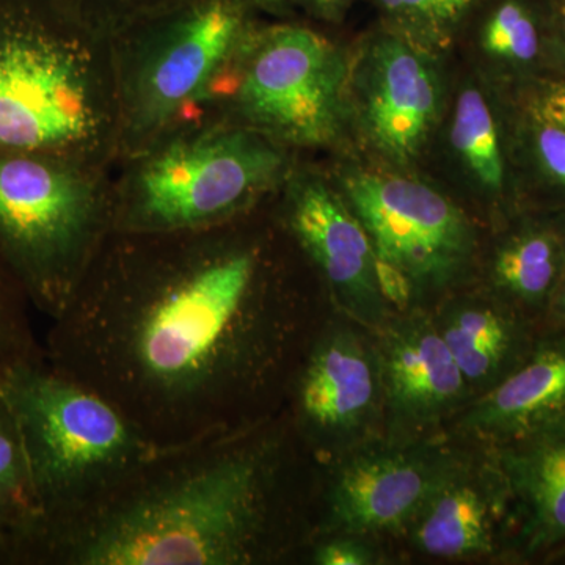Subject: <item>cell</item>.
Returning <instances> with one entry per match:
<instances>
[{"mask_svg": "<svg viewBox=\"0 0 565 565\" xmlns=\"http://www.w3.org/2000/svg\"><path fill=\"white\" fill-rule=\"evenodd\" d=\"M244 217L189 232H111L51 321L47 360L106 397L152 448L280 414L319 327L274 277Z\"/></svg>", "mask_w": 565, "mask_h": 565, "instance_id": "cell-1", "label": "cell"}, {"mask_svg": "<svg viewBox=\"0 0 565 565\" xmlns=\"http://www.w3.org/2000/svg\"><path fill=\"white\" fill-rule=\"evenodd\" d=\"M318 463L281 414L152 448L114 489L36 516L14 565H262L305 557L318 523Z\"/></svg>", "mask_w": 565, "mask_h": 565, "instance_id": "cell-2", "label": "cell"}, {"mask_svg": "<svg viewBox=\"0 0 565 565\" xmlns=\"http://www.w3.org/2000/svg\"><path fill=\"white\" fill-rule=\"evenodd\" d=\"M109 46L62 0H0V150L99 154L120 131Z\"/></svg>", "mask_w": 565, "mask_h": 565, "instance_id": "cell-3", "label": "cell"}, {"mask_svg": "<svg viewBox=\"0 0 565 565\" xmlns=\"http://www.w3.org/2000/svg\"><path fill=\"white\" fill-rule=\"evenodd\" d=\"M0 393L20 427L39 516L93 503L152 449L114 404L44 352L0 375Z\"/></svg>", "mask_w": 565, "mask_h": 565, "instance_id": "cell-4", "label": "cell"}, {"mask_svg": "<svg viewBox=\"0 0 565 565\" xmlns=\"http://www.w3.org/2000/svg\"><path fill=\"white\" fill-rule=\"evenodd\" d=\"M111 232L114 193L85 162L0 150V262L33 310L57 318Z\"/></svg>", "mask_w": 565, "mask_h": 565, "instance_id": "cell-5", "label": "cell"}, {"mask_svg": "<svg viewBox=\"0 0 565 565\" xmlns=\"http://www.w3.org/2000/svg\"><path fill=\"white\" fill-rule=\"evenodd\" d=\"M243 0H173L110 35L122 139L148 148L215 92L255 31Z\"/></svg>", "mask_w": 565, "mask_h": 565, "instance_id": "cell-6", "label": "cell"}, {"mask_svg": "<svg viewBox=\"0 0 565 565\" xmlns=\"http://www.w3.org/2000/svg\"><path fill=\"white\" fill-rule=\"evenodd\" d=\"M114 192V232L210 228L252 211L286 169L281 145L247 126H217L151 145Z\"/></svg>", "mask_w": 565, "mask_h": 565, "instance_id": "cell-7", "label": "cell"}, {"mask_svg": "<svg viewBox=\"0 0 565 565\" xmlns=\"http://www.w3.org/2000/svg\"><path fill=\"white\" fill-rule=\"evenodd\" d=\"M343 191L373 244L390 307L411 310L470 274L475 230L444 193L415 178L370 170L345 174Z\"/></svg>", "mask_w": 565, "mask_h": 565, "instance_id": "cell-8", "label": "cell"}, {"mask_svg": "<svg viewBox=\"0 0 565 565\" xmlns=\"http://www.w3.org/2000/svg\"><path fill=\"white\" fill-rule=\"evenodd\" d=\"M236 63L232 103L243 126L280 145L340 139L351 110V65L322 33L300 24L253 31Z\"/></svg>", "mask_w": 565, "mask_h": 565, "instance_id": "cell-9", "label": "cell"}, {"mask_svg": "<svg viewBox=\"0 0 565 565\" xmlns=\"http://www.w3.org/2000/svg\"><path fill=\"white\" fill-rule=\"evenodd\" d=\"M281 414L316 463L384 434V385L374 333L340 315L316 329L289 379Z\"/></svg>", "mask_w": 565, "mask_h": 565, "instance_id": "cell-10", "label": "cell"}, {"mask_svg": "<svg viewBox=\"0 0 565 565\" xmlns=\"http://www.w3.org/2000/svg\"><path fill=\"white\" fill-rule=\"evenodd\" d=\"M463 456L462 449L440 437L414 441L377 437L318 465L315 539L407 534Z\"/></svg>", "mask_w": 565, "mask_h": 565, "instance_id": "cell-11", "label": "cell"}, {"mask_svg": "<svg viewBox=\"0 0 565 565\" xmlns=\"http://www.w3.org/2000/svg\"><path fill=\"white\" fill-rule=\"evenodd\" d=\"M384 385L386 440L440 437V427L475 399L434 316L411 308L373 332Z\"/></svg>", "mask_w": 565, "mask_h": 565, "instance_id": "cell-12", "label": "cell"}, {"mask_svg": "<svg viewBox=\"0 0 565 565\" xmlns=\"http://www.w3.org/2000/svg\"><path fill=\"white\" fill-rule=\"evenodd\" d=\"M285 228L321 275L338 313L377 332L393 311L379 286L373 244L344 196L318 178H297Z\"/></svg>", "mask_w": 565, "mask_h": 565, "instance_id": "cell-13", "label": "cell"}, {"mask_svg": "<svg viewBox=\"0 0 565 565\" xmlns=\"http://www.w3.org/2000/svg\"><path fill=\"white\" fill-rule=\"evenodd\" d=\"M351 88L375 150L396 163L418 158L441 106L440 81L427 55L403 36H377L351 70Z\"/></svg>", "mask_w": 565, "mask_h": 565, "instance_id": "cell-14", "label": "cell"}, {"mask_svg": "<svg viewBox=\"0 0 565 565\" xmlns=\"http://www.w3.org/2000/svg\"><path fill=\"white\" fill-rule=\"evenodd\" d=\"M511 526L508 486L489 449L463 456L405 535L424 555L468 559L493 556Z\"/></svg>", "mask_w": 565, "mask_h": 565, "instance_id": "cell-15", "label": "cell"}, {"mask_svg": "<svg viewBox=\"0 0 565 565\" xmlns=\"http://www.w3.org/2000/svg\"><path fill=\"white\" fill-rule=\"evenodd\" d=\"M489 449L508 486L520 555L565 545V415Z\"/></svg>", "mask_w": 565, "mask_h": 565, "instance_id": "cell-16", "label": "cell"}, {"mask_svg": "<svg viewBox=\"0 0 565 565\" xmlns=\"http://www.w3.org/2000/svg\"><path fill=\"white\" fill-rule=\"evenodd\" d=\"M565 415V333L535 340L522 364L451 419L463 440L494 446Z\"/></svg>", "mask_w": 565, "mask_h": 565, "instance_id": "cell-17", "label": "cell"}, {"mask_svg": "<svg viewBox=\"0 0 565 565\" xmlns=\"http://www.w3.org/2000/svg\"><path fill=\"white\" fill-rule=\"evenodd\" d=\"M433 316L475 397L501 384L533 349L530 318L503 299L460 297Z\"/></svg>", "mask_w": 565, "mask_h": 565, "instance_id": "cell-18", "label": "cell"}, {"mask_svg": "<svg viewBox=\"0 0 565 565\" xmlns=\"http://www.w3.org/2000/svg\"><path fill=\"white\" fill-rule=\"evenodd\" d=\"M565 266L559 234L527 228L514 234L494 255L492 278L505 302L522 311L550 310Z\"/></svg>", "mask_w": 565, "mask_h": 565, "instance_id": "cell-19", "label": "cell"}, {"mask_svg": "<svg viewBox=\"0 0 565 565\" xmlns=\"http://www.w3.org/2000/svg\"><path fill=\"white\" fill-rule=\"evenodd\" d=\"M451 143L460 161L482 188L492 192L503 189L504 158L497 122L478 88H465L457 98Z\"/></svg>", "mask_w": 565, "mask_h": 565, "instance_id": "cell-20", "label": "cell"}, {"mask_svg": "<svg viewBox=\"0 0 565 565\" xmlns=\"http://www.w3.org/2000/svg\"><path fill=\"white\" fill-rule=\"evenodd\" d=\"M40 515L20 427L0 393V525L17 537Z\"/></svg>", "mask_w": 565, "mask_h": 565, "instance_id": "cell-21", "label": "cell"}, {"mask_svg": "<svg viewBox=\"0 0 565 565\" xmlns=\"http://www.w3.org/2000/svg\"><path fill=\"white\" fill-rule=\"evenodd\" d=\"M32 303L0 262V375L44 352L33 330Z\"/></svg>", "mask_w": 565, "mask_h": 565, "instance_id": "cell-22", "label": "cell"}, {"mask_svg": "<svg viewBox=\"0 0 565 565\" xmlns=\"http://www.w3.org/2000/svg\"><path fill=\"white\" fill-rule=\"evenodd\" d=\"M537 25L531 11L519 0H504L482 29L487 54L501 61L527 63L539 54Z\"/></svg>", "mask_w": 565, "mask_h": 565, "instance_id": "cell-23", "label": "cell"}, {"mask_svg": "<svg viewBox=\"0 0 565 565\" xmlns=\"http://www.w3.org/2000/svg\"><path fill=\"white\" fill-rule=\"evenodd\" d=\"M476 0H377L385 17L408 35L440 36L462 20Z\"/></svg>", "mask_w": 565, "mask_h": 565, "instance_id": "cell-24", "label": "cell"}, {"mask_svg": "<svg viewBox=\"0 0 565 565\" xmlns=\"http://www.w3.org/2000/svg\"><path fill=\"white\" fill-rule=\"evenodd\" d=\"M85 24L111 35L129 22L173 0H62Z\"/></svg>", "mask_w": 565, "mask_h": 565, "instance_id": "cell-25", "label": "cell"}, {"mask_svg": "<svg viewBox=\"0 0 565 565\" xmlns=\"http://www.w3.org/2000/svg\"><path fill=\"white\" fill-rule=\"evenodd\" d=\"M307 559L316 565H370L377 563V555L370 539L334 534L316 537Z\"/></svg>", "mask_w": 565, "mask_h": 565, "instance_id": "cell-26", "label": "cell"}, {"mask_svg": "<svg viewBox=\"0 0 565 565\" xmlns=\"http://www.w3.org/2000/svg\"><path fill=\"white\" fill-rule=\"evenodd\" d=\"M534 145L545 172L565 188V129L537 120Z\"/></svg>", "mask_w": 565, "mask_h": 565, "instance_id": "cell-27", "label": "cell"}, {"mask_svg": "<svg viewBox=\"0 0 565 565\" xmlns=\"http://www.w3.org/2000/svg\"><path fill=\"white\" fill-rule=\"evenodd\" d=\"M535 120L565 129V82L546 85L534 102Z\"/></svg>", "mask_w": 565, "mask_h": 565, "instance_id": "cell-28", "label": "cell"}, {"mask_svg": "<svg viewBox=\"0 0 565 565\" xmlns=\"http://www.w3.org/2000/svg\"><path fill=\"white\" fill-rule=\"evenodd\" d=\"M352 0H299V9L326 22H337L344 17Z\"/></svg>", "mask_w": 565, "mask_h": 565, "instance_id": "cell-29", "label": "cell"}, {"mask_svg": "<svg viewBox=\"0 0 565 565\" xmlns=\"http://www.w3.org/2000/svg\"><path fill=\"white\" fill-rule=\"evenodd\" d=\"M253 11H264L274 17H288L299 9V0H243Z\"/></svg>", "mask_w": 565, "mask_h": 565, "instance_id": "cell-30", "label": "cell"}, {"mask_svg": "<svg viewBox=\"0 0 565 565\" xmlns=\"http://www.w3.org/2000/svg\"><path fill=\"white\" fill-rule=\"evenodd\" d=\"M550 313H552L553 319L557 323L565 329V266L563 270V275H561L559 285H557V289L555 292V297H553V302L550 305Z\"/></svg>", "mask_w": 565, "mask_h": 565, "instance_id": "cell-31", "label": "cell"}, {"mask_svg": "<svg viewBox=\"0 0 565 565\" xmlns=\"http://www.w3.org/2000/svg\"><path fill=\"white\" fill-rule=\"evenodd\" d=\"M0 565H14L13 534L0 525Z\"/></svg>", "mask_w": 565, "mask_h": 565, "instance_id": "cell-32", "label": "cell"}, {"mask_svg": "<svg viewBox=\"0 0 565 565\" xmlns=\"http://www.w3.org/2000/svg\"><path fill=\"white\" fill-rule=\"evenodd\" d=\"M561 28H563V32H564V35H565V3L563 6V9H561Z\"/></svg>", "mask_w": 565, "mask_h": 565, "instance_id": "cell-33", "label": "cell"}]
</instances>
